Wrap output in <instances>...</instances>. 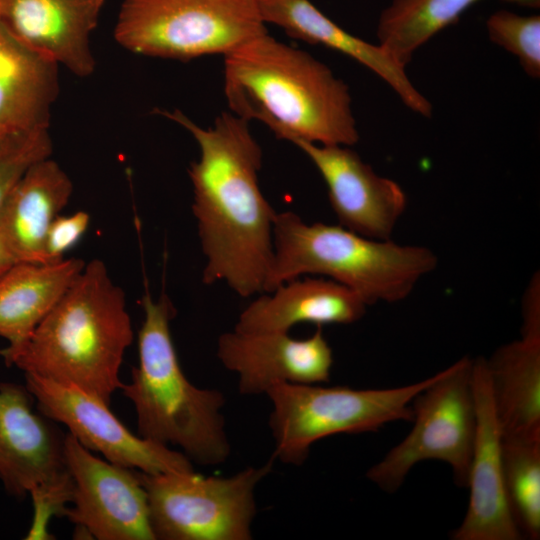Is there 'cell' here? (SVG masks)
Listing matches in <instances>:
<instances>
[{
  "label": "cell",
  "instance_id": "6da1fadb",
  "mask_svg": "<svg viewBox=\"0 0 540 540\" xmlns=\"http://www.w3.org/2000/svg\"><path fill=\"white\" fill-rule=\"evenodd\" d=\"M157 112L189 131L200 148L188 174L194 193L192 212L206 259L203 283L224 282L244 298L264 293L277 212L259 187L262 149L249 121L222 112L205 129L180 110Z\"/></svg>",
  "mask_w": 540,
  "mask_h": 540
},
{
  "label": "cell",
  "instance_id": "7a4b0ae2",
  "mask_svg": "<svg viewBox=\"0 0 540 540\" xmlns=\"http://www.w3.org/2000/svg\"><path fill=\"white\" fill-rule=\"evenodd\" d=\"M231 112L277 139L353 146L359 141L347 84L304 50L264 33L224 56Z\"/></svg>",
  "mask_w": 540,
  "mask_h": 540
},
{
  "label": "cell",
  "instance_id": "3957f363",
  "mask_svg": "<svg viewBox=\"0 0 540 540\" xmlns=\"http://www.w3.org/2000/svg\"><path fill=\"white\" fill-rule=\"evenodd\" d=\"M133 336L124 291L94 259L31 336L0 356L7 366L75 386L109 405L121 388L119 372Z\"/></svg>",
  "mask_w": 540,
  "mask_h": 540
},
{
  "label": "cell",
  "instance_id": "277c9868",
  "mask_svg": "<svg viewBox=\"0 0 540 540\" xmlns=\"http://www.w3.org/2000/svg\"><path fill=\"white\" fill-rule=\"evenodd\" d=\"M144 320L138 333V365L120 390L133 404L138 435L179 447L192 462L223 464L231 446L222 409L224 394L199 388L185 376L174 347L170 322L176 310L166 294L154 300L146 293Z\"/></svg>",
  "mask_w": 540,
  "mask_h": 540
},
{
  "label": "cell",
  "instance_id": "5b68a950",
  "mask_svg": "<svg viewBox=\"0 0 540 540\" xmlns=\"http://www.w3.org/2000/svg\"><path fill=\"white\" fill-rule=\"evenodd\" d=\"M437 263V256L427 247L367 238L339 224H308L285 211L275 217L273 259L264 293L315 274L346 286L367 306L395 303L407 298Z\"/></svg>",
  "mask_w": 540,
  "mask_h": 540
},
{
  "label": "cell",
  "instance_id": "8992f818",
  "mask_svg": "<svg viewBox=\"0 0 540 540\" xmlns=\"http://www.w3.org/2000/svg\"><path fill=\"white\" fill-rule=\"evenodd\" d=\"M435 374L419 382L386 389H354L323 384L282 383L266 395L272 403L269 426L272 458L302 465L311 446L337 434L377 432L384 425L412 421L411 403Z\"/></svg>",
  "mask_w": 540,
  "mask_h": 540
},
{
  "label": "cell",
  "instance_id": "52a82bcc",
  "mask_svg": "<svg viewBox=\"0 0 540 540\" xmlns=\"http://www.w3.org/2000/svg\"><path fill=\"white\" fill-rule=\"evenodd\" d=\"M264 33L257 0H124L114 28L127 50L180 61L225 56Z\"/></svg>",
  "mask_w": 540,
  "mask_h": 540
},
{
  "label": "cell",
  "instance_id": "ba28073f",
  "mask_svg": "<svg viewBox=\"0 0 540 540\" xmlns=\"http://www.w3.org/2000/svg\"><path fill=\"white\" fill-rule=\"evenodd\" d=\"M274 459L229 477L193 471L148 474L137 470L148 500L155 540H250L255 490Z\"/></svg>",
  "mask_w": 540,
  "mask_h": 540
},
{
  "label": "cell",
  "instance_id": "9c48e42d",
  "mask_svg": "<svg viewBox=\"0 0 540 540\" xmlns=\"http://www.w3.org/2000/svg\"><path fill=\"white\" fill-rule=\"evenodd\" d=\"M472 365L467 356L459 359L414 397L411 431L368 469L369 481L394 493L416 464L437 460L450 465L459 487H467L476 430Z\"/></svg>",
  "mask_w": 540,
  "mask_h": 540
},
{
  "label": "cell",
  "instance_id": "30bf717a",
  "mask_svg": "<svg viewBox=\"0 0 540 540\" xmlns=\"http://www.w3.org/2000/svg\"><path fill=\"white\" fill-rule=\"evenodd\" d=\"M26 385L0 383V481L6 492L34 504L29 537L42 536L44 522L71 502L73 482L64 455L66 434L33 409Z\"/></svg>",
  "mask_w": 540,
  "mask_h": 540
},
{
  "label": "cell",
  "instance_id": "8fae6325",
  "mask_svg": "<svg viewBox=\"0 0 540 540\" xmlns=\"http://www.w3.org/2000/svg\"><path fill=\"white\" fill-rule=\"evenodd\" d=\"M25 381L42 415L65 425L81 445L107 461L148 474L194 470L182 452L132 433L96 396L32 374H25Z\"/></svg>",
  "mask_w": 540,
  "mask_h": 540
},
{
  "label": "cell",
  "instance_id": "7c38bea8",
  "mask_svg": "<svg viewBox=\"0 0 540 540\" xmlns=\"http://www.w3.org/2000/svg\"><path fill=\"white\" fill-rule=\"evenodd\" d=\"M64 455L73 507H65L61 515L98 540H155L137 470L94 456L69 433Z\"/></svg>",
  "mask_w": 540,
  "mask_h": 540
},
{
  "label": "cell",
  "instance_id": "4fadbf2b",
  "mask_svg": "<svg viewBox=\"0 0 540 540\" xmlns=\"http://www.w3.org/2000/svg\"><path fill=\"white\" fill-rule=\"evenodd\" d=\"M293 144L322 176L339 225L367 238L391 239L407 208L406 193L397 182L378 175L350 146Z\"/></svg>",
  "mask_w": 540,
  "mask_h": 540
},
{
  "label": "cell",
  "instance_id": "5bb4252c",
  "mask_svg": "<svg viewBox=\"0 0 540 540\" xmlns=\"http://www.w3.org/2000/svg\"><path fill=\"white\" fill-rule=\"evenodd\" d=\"M476 430L469 465V502L454 540H520L504 486L502 433L495 414L486 359H473Z\"/></svg>",
  "mask_w": 540,
  "mask_h": 540
},
{
  "label": "cell",
  "instance_id": "9a60e30c",
  "mask_svg": "<svg viewBox=\"0 0 540 540\" xmlns=\"http://www.w3.org/2000/svg\"><path fill=\"white\" fill-rule=\"evenodd\" d=\"M217 357L238 376L243 395L266 394L282 383L324 384L330 381L333 352L322 326L308 338L296 339L289 332L221 334Z\"/></svg>",
  "mask_w": 540,
  "mask_h": 540
},
{
  "label": "cell",
  "instance_id": "2e32d148",
  "mask_svg": "<svg viewBox=\"0 0 540 540\" xmlns=\"http://www.w3.org/2000/svg\"><path fill=\"white\" fill-rule=\"evenodd\" d=\"M104 2L0 0V24L22 45L87 77L95 69L90 36Z\"/></svg>",
  "mask_w": 540,
  "mask_h": 540
},
{
  "label": "cell",
  "instance_id": "e0dca14e",
  "mask_svg": "<svg viewBox=\"0 0 540 540\" xmlns=\"http://www.w3.org/2000/svg\"><path fill=\"white\" fill-rule=\"evenodd\" d=\"M257 3L265 24L280 27L291 38L347 55L385 81L407 108L421 116L431 117V102L413 85L406 67L380 44H372L350 34L310 0H257Z\"/></svg>",
  "mask_w": 540,
  "mask_h": 540
},
{
  "label": "cell",
  "instance_id": "ac0fdd59",
  "mask_svg": "<svg viewBox=\"0 0 540 540\" xmlns=\"http://www.w3.org/2000/svg\"><path fill=\"white\" fill-rule=\"evenodd\" d=\"M367 304L346 286L328 278H295L261 293L240 313L234 330L242 333L289 332L299 323L352 324Z\"/></svg>",
  "mask_w": 540,
  "mask_h": 540
},
{
  "label": "cell",
  "instance_id": "d6986e66",
  "mask_svg": "<svg viewBox=\"0 0 540 540\" xmlns=\"http://www.w3.org/2000/svg\"><path fill=\"white\" fill-rule=\"evenodd\" d=\"M73 184L50 157L32 164L0 208V239L16 263H47L45 241L69 202Z\"/></svg>",
  "mask_w": 540,
  "mask_h": 540
},
{
  "label": "cell",
  "instance_id": "ffe728a7",
  "mask_svg": "<svg viewBox=\"0 0 540 540\" xmlns=\"http://www.w3.org/2000/svg\"><path fill=\"white\" fill-rule=\"evenodd\" d=\"M58 64L27 48L0 24V142L48 128L59 93Z\"/></svg>",
  "mask_w": 540,
  "mask_h": 540
},
{
  "label": "cell",
  "instance_id": "44dd1931",
  "mask_svg": "<svg viewBox=\"0 0 540 540\" xmlns=\"http://www.w3.org/2000/svg\"><path fill=\"white\" fill-rule=\"evenodd\" d=\"M78 258L51 263L18 262L0 276V337L21 346L76 280Z\"/></svg>",
  "mask_w": 540,
  "mask_h": 540
},
{
  "label": "cell",
  "instance_id": "7402d4cb",
  "mask_svg": "<svg viewBox=\"0 0 540 540\" xmlns=\"http://www.w3.org/2000/svg\"><path fill=\"white\" fill-rule=\"evenodd\" d=\"M486 365L502 436H540V339L504 344Z\"/></svg>",
  "mask_w": 540,
  "mask_h": 540
},
{
  "label": "cell",
  "instance_id": "603a6c76",
  "mask_svg": "<svg viewBox=\"0 0 540 540\" xmlns=\"http://www.w3.org/2000/svg\"><path fill=\"white\" fill-rule=\"evenodd\" d=\"M480 0H392L377 23L378 44L401 65L437 33L455 24ZM518 6L539 8L540 0H504Z\"/></svg>",
  "mask_w": 540,
  "mask_h": 540
},
{
  "label": "cell",
  "instance_id": "cb8c5ba5",
  "mask_svg": "<svg viewBox=\"0 0 540 540\" xmlns=\"http://www.w3.org/2000/svg\"><path fill=\"white\" fill-rule=\"evenodd\" d=\"M504 486L523 537L540 538V436H502Z\"/></svg>",
  "mask_w": 540,
  "mask_h": 540
},
{
  "label": "cell",
  "instance_id": "d4e9b609",
  "mask_svg": "<svg viewBox=\"0 0 540 540\" xmlns=\"http://www.w3.org/2000/svg\"><path fill=\"white\" fill-rule=\"evenodd\" d=\"M488 38L517 57L524 72L540 77V16L498 10L486 20Z\"/></svg>",
  "mask_w": 540,
  "mask_h": 540
},
{
  "label": "cell",
  "instance_id": "484cf974",
  "mask_svg": "<svg viewBox=\"0 0 540 540\" xmlns=\"http://www.w3.org/2000/svg\"><path fill=\"white\" fill-rule=\"evenodd\" d=\"M51 153L48 128L17 133L0 142V208L25 171Z\"/></svg>",
  "mask_w": 540,
  "mask_h": 540
},
{
  "label": "cell",
  "instance_id": "4316f807",
  "mask_svg": "<svg viewBox=\"0 0 540 540\" xmlns=\"http://www.w3.org/2000/svg\"><path fill=\"white\" fill-rule=\"evenodd\" d=\"M90 223V215L77 211L71 215H58L52 222L45 241L47 263L64 259L63 255L83 237Z\"/></svg>",
  "mask_w": 540,
  "mask_h": 540
},
{
  "label": "cell",
  "instance_id": "83f0119b",
  "mask_svg": "<svg viewBox=\"0 0 540 540\" xmlns=\"http://www.w3.org/2000/svg\"><path fill=\"white\" fill-rule=\"evenodd\" d=\"M539 277H534L522 303V337L540 339V292Z\"/></svg>",
  "mask_w": 540,
  "mask_h": 540
},
{
  "label": "cell",
  "instance_id": "f1b7e54d",
  "mask_svg": "<svg viewBox=\"0 0 540 540\" xmlns=\"http://www.w3.org/2000/svg\"><path fill=\"white\" fill-rule=\"evenodd\" d=\"M15 263L16 261L0 239V276Z\"/></svg>",
  "mask_w": 540,
  "mask_h": 540
}]
</instances>
